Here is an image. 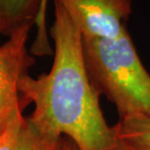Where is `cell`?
Here are the masks:
<instances>
[{
  "mask_svg": "<svg viewBox=\"0 0 150 150\" xmlns=\"http://www.w3.org/2000/svg\"><path fill=\"white\" fill-rule=\"evenodd\" d=\"M53 6L52 66L47 74L21 79L22 110L33 104L30 122L49 138L70 139L79 150H122L113 126L102 112L101 93L86 70L82 35L62 5L53 0Z\"/></svg>",
  "mask_w": 150,
  "mask_h": 150,
  "instance_id": "1",
  "label": "cell"
},
{
  "mask_svg": "<svg viewBox=\"0 0 150 150\" xmlns=\"http://www.w3.org/2000/svg\"><path fill=\"white\" fill-rule=\"evenodd\" d=\"M82 39L89 78L115 106L119 119L150 116V75L128 30L116 39Z\"/></svg>",
  "mask_w": 150,
  "mask_h": 150,
  "instance_id": "2",
  "label": "cell"
},
{
  "mask_svg": "<svg viewBox=\"0 0 150 150\" xmlns=\"http://www.w3.org/2000/svg\"><path fill=\"white\" fill-rule=\"evenodd\" d=\"M83 38L116 39L126 32L133 0H55Z\"/></svg>",
  "mask_w": 150,
  "mask_h": 150,
  "instance_id": "3",
  "label": "cell"
},
{
  "mask_svg": "<svg viewBox=\"0 0 150 150\" xmlns=\"http://www.w3.org/2000/svg\"><path fill=\"white\" fill-rule=\"evenodd\" d=\"M31 25L14 32L3 46H0V112L11 114L22 110L18 92V82L35 60L27 50V40Z\"/></svg>",
  "mask_w": 150,
  "mask_h": 150,
  "instance_id": "4",
  "label": "cell"
},
{
  "mask_svg": "<svg viewBox=\"0 0 150 150\" xmlns=\"http://www.w3.org/2000/svg\"><path fill=\"white\" fill-rule=\"evenodd\" d=\"M47 8L46 0H0V33L9 38L21 27L35 25L37 32L30 53L33 56L52 55Z\"/></svg>",
  "mask_w": 150,
  "mask_h": 150,
  "instance_id": "5",
  "label": "cell"
},
{
  "mask_svg": "<svg viewBox=\"0 0 150 150\" xmlns=\"http://www.w3.org/2000/svg\"><path fill=\"white\" fill-rule=\"evenodd\" d=\"M18 110L0 129V150H60L61 139L43 135Z\"/></svg>",
  "mask_w": 150,
  "mask_h": 150,
  "instance_id": "6",
  "label": "cell"
},
{
  "mask_svg": "<svg viewBox=\"0 0 150 150\" xmlns=\"http://www.w3.org/2000/svg\"><path fill=\"white\" fill-rule=\"evenodd\" d=\"M113 129L122 150H150V116L118 119Z\"/></svg>",
  "mask_w": 150,
  "mask_h": 150,
  "instance_id": "7",
  "label": "cell"
},
{
  "mask_svg": "<svg viewBox=\"0 0 150 150\" xmlns=\"http://www.w3.org/2000/svg\"><path fill=\"white\" fill-rule=\"evenodd\" d=\"M60 150H79V149L71 139L64 137V138L62 139L61 148H60Z\"/></svg>",
  "mask_w": 150,
  "mask_h": 150,
  "instance_id": "8",
  "label": "cell"
},
{
  "mask_svg": "<svg viewBox=\"0 0 150 150\" xmlns=\"http://www.w3.org/2000/svg\"><path fill=\"white\" fill-rule=\"evenodd\" d=\"M15 112H16V111H15ZM13 113H14V112H13ZM13 113H11V114H5V113H1V112H0V129L2 128V126L4 125V123L8 120V118L10 117Z\"/></svg>",
  "mask_w": 150,
  "mask_h": 150,
  "instance_id": "9",
  "label": "cell"
},
{
  "mask_svg": "<svg viewBox=\"0 0 150 150\" xmlns=\"http://www.w3.org/2000/svg\"><path fill=\"white\" fill-rule=\"evenodd\" d=\"M46 1H47H47H49V0H46Z\"/></svg>",
  "mask_w": 150,
  "mask_h": 150,
  "instance_id": "10",
  "label": "cell"
}]
</instances>
